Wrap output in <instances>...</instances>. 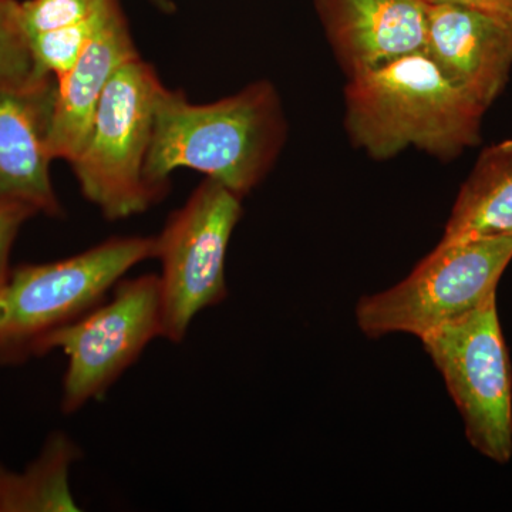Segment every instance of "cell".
Here are the masks:
<instances>
[{
	"label": "cell",
	"instance_id": "cell-1",
	"mask_svg": "<svg viewBox=\"0 0 512 512\" xmlns=\"http://www.w3.org/2000/svg\"><path fill=\"white\" fill-rule=\"evenodd\" d=\"M286 124L274 84H249L234 96L194 104L164 86L158 96L144 177L163 197L168 178L191 168L247 197L271 171Z\"/></svg>",
	"mask_w": 512,
	"mask_h": 512
},
{
	"label": "cell",
	"instance_id": "cell-2",
	"mask_svg": "<svg viewBox=\"0 0 512 512\" xmlns=\"http://www.w3.org/2000/svg\"><path fill=\"white\" fill-rule=\"evenodd\" d=\"M484 113L426 52L350 76L345 87L346 131L375 160L410 147L453 160L480 143Z\"/></svg>",
	"mask_w": 512,
	"mask_h": 512
},
{
	"label": "cell",
	"instance_id": "cell-3",
	"mask_svg": "<svg viewBox=\"0 0 512 512\" xmlns=\"http://www.w3.org/2000/svg\"><path fill=\"white\" fill-rule=\"evenodd\" d=\"M154 248V237H116L60 261L10 269L0 284V365L40 357L49 336L106 301Z\"/></svg>",
	"mask_w": 512,
	"mask_h": 512
},
{
	"label": "cell",
	"instance_id": "cell-4",
	"mask_svg": "<svg viewBox=\"0 0 512 512\" xmlns=\"http://www.w3.org/2000/svg\"><path fill=\"white\" fill-rule=\"evenodd\" d=\"M164 84L140 56L104 90L82 150L70 163L84 198L109 221L146 212L161 195L144 177L158 96Z\"/></svg>",
	"mask_w": 512,
	"mask_h": 512
},
{
	"label": "cell",
	"instance_id": "cell-5",
	"mask_svg": "<svg viewBox=\"0 0 512 512\" xmlns=\"http://www.w3.org/2000/svg\"><path fill=\"white\" fill-rule=\"evenodd\" d=\"M511 259L512 237L439 244L400 284L357 303V325L367 338H423L493 298Z\"/></svg>",
	"mask_w": 512,
	"mask_h": 512
},
{
	"label": "cell",
	"instance_id": "cell-6",
	"mask_svg": "<svg viewBox=\"0 0 512 512\" xmlns=\"http://www.w3.org/2000/svg\"><path fill=\"white\" fill-rule=\"evenodd\" d=\"M241 197L205 177L156 239L161 264V338L183 343L198 313L228 296L225 262L241 220Z\"/></svg>",
	"mask_w": 512,
	"mask_h": 512
},
{
	"label": "cell",
	"instance_id": "cell-7",
	"mask_svg": "<svg viewBox=\"0 0 512 512\" xmlns=\"http://www.w3.org/2000/svg\"><path fill=\"white\" fill-rule=\"evenodd\" d=\"M420 340L463 417L471 446L495 463H508L512 377L495 296Z\"/></svg>",
	"mask_w": 512,
	"mask_h": 512
},
{
	"label": "cell",
	"instance_id": "cell-8",
	"mask_svg": "<svg viewBox=\"0 0 512 512\" xmlns=\"http://www.w3.org/2000/svg\"><path fill=\"white\" fill-rule=\"evenodd\" d=\"M157 338H161L160 278L147 274L121 279L110 298L42 345L40 356L59 349L67 357L62 412L70 416L103 399Z\"/></svg>",
	"mask_w": 512,
	"mask_h": 512
},
{
	"label": "cell",
	"instance_id": "cell-9",
	"mask_svg": "<svg viewBox=\"0 0 512 512\" xmlns=\"http://www.w3.org/2000/svg\"><path fill=\"white\" fill-rule=\"evenodd\" d=\"M56 86L55 77L0 83V202H23L49 217L63 214L50 178Z\"/></svg>",
	"mask_w": 512,
	"mask_h": 512
},
{
	"label": "cell",
	"instance_id": "cell-10",
	"mask_svg": "<svg viewBox=\"0 0 512 512\" xmlns=\"http://www.w3.org/2000/svg\"><path fill=\"white\" fill-rule=\"evenodd\" d=\"M424 52L451 83L485 111L512 72V28L477 10L426 2Z\"/></svg>",
	"mask_w": 512,
	"mask_h": 512
},
{
	"label": "cell",
	"instance_id": "cell-11",
	"mask_svg": "<svg viewBox=\"0 0 512 512\" xmlns=\"http://www.w3.org/2000/svg\"><path fill=\"white\" fill-rule=\"evenodd\" d=\"M315 5L348 77L424 52L426 0H315Z\"/></svg>",
	"mask_w": 512,
	"mask_h": 512
},
{
	"label": "cell",
	"instance_id": "cell-12",
	"mask_svg": "<svg viewBox=\"0 0 512 512\" xmlns=\"http://www.w3.org/2000/svg\"><path fill=\"white\" fill-rule=\"evenodd\" d=\"M138 52L119 2H114L73 69L56 80L50 130L53 158L72 163L82 150L104 90Z\"/></svg>",
	"mask_w": 512,
	"mask_h": 512
},
{
	"label": "cell",
	"instance_id": "cell-13",
	"mask_svg": "<svg viewBox=\"0 0 512 512\" xmlns=\"http://www.w3.org/2000/svg\"><path fill=\"white\" fill-rule=\"evenodd\" d=\"M512 237V138L485 148L458 192L440 244Z\"/></svg>",
	"mask_w": 512,
	"mask_h": 512
},
{
	"label": "cell",
	"instance_id": "cell-14",
	"mask_svg": "<svg viewBox=\"0 0 512 512\" xmlns=\"http://www.w3.org/2000/svg\"><path fill=\"white\" fill-rule=\"evenodd\" d=\"M80 457L79 446L55 431L25 470L0 464V512L80 511L70 488V471Z\"/></svg>",
	"mask_w": 512,
	"mask_h": 512
},
{
	"label": "cell",
	"instance_id": "cell-15",
	"mask_svg": "<svg viewBox=\"0 0 512 512\" xmlns=\"http://www.w3.org/2000/svg\"><path fill=\"white\" fill-rule=\"evenodd\" d=\"M114 2L116 0H107L106 5L96 15L76 25L29 36L33 79L55 77L59 80L66 76L82 56Z\"/></svg>",
	"mask_w": 512,
	"mask_h": 512
},
{
	"label": "cell",
	"instance_id": "cell-16",
	"mask_svg": "<svg viewBox=\"0 0 512 512\" xmlns=\"http://www.w3.org/2000/svg\"><path fill=\"white\" fill-rule=\"evenodd\" d=\"M33 79L29 37L20 19L19 0H0V83L25 86Z\"/></svg>",
	"mask_w": 512,
	"mask_h": 512
},
{
	"label": "cell",
	"instance_id": "cell-17",
	"mask_svg": "<svg viewBox=\"0 0 512 512\" xmlns=\"http://www.w3.org/2000/svg\"><path fill=\"white\" fill-rule=\"evenodd\" d=\"M107 0H25L20 19L26 35L33 36L92 18Z\"/></svg>",
	"mask_w": 512,
	"mask_h": 512
},
{
	"label": "cell",
	"instance_id": "cell-18",
	"mask_svg": "<svg viewBox=\"0 0 512 512\" xmlns=\"http://www.w3.org/2000/svg\"><path fill=\"white\" fill-rule=\"evenodd\" d=\"M39 214L28 204L16 201L0 202V284L9 275V258L20 228Z\"/></svg>",
	"mask_w": 512,
	"mask_h": 512
},
{
	"label": "cell",
	"instance_id": "cell-19",
	"mask_svg": "<svg viewBox=\"0 0 512 512\" xmlns=\"http://www.w3.org/2000/svg\"><path fill=\"white\" fill-rule=\"evenodd\" d=\"M431 3H450L477 10L512 28V0H426Z\"/></svg>",
	"mask_w": 512,
	"mask_h": 512
},
{
	"label": "cell",
	"instance_id": "cell-20",
	"mask_svg": "<svg viewBox=\"0 0 512 512\" xmlns=\"http://www.w3.org/2000/svg\"><path fill=\"white\" fill-rule=\"evenodd\" d=\"M150 2H153L158 9L163 10L165 13H171L174 10V5L171 0H150Z\"/></svg>",
	"mask_w": 512,
	"mask_h": 512
}]
</instances>
